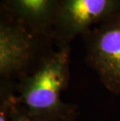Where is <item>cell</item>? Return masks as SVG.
Segmentation results:
<instances>
[{
  "label": "cell",
  "instance_id": "cell-1",
  "mask_svg": "<svg viewBox=\"0 0 120 121\" xmlns=\"http://www.w3.org/2000/svg\"><path fill=\"white\" fill-rule=\"evenodd\" d=\"M70 45L51 48L32 70L19 80L16 99L30 117L38 121L76 120L77 106L62 100L70 76Z\"/></svg>",
  "mask_w": 120,
  "mask_h": 121
},
{
  "label": "cell",
  "instance_id": "cell-2",
  "mask_svg": "<svg viewBox=\"0 0 120 121\" xmlns=\"http://www.w3.org/2000/svg\"><path fill=\"white\" fill-rule=\"evenodd\" d=\"M52 42L0 11L1 84L11 87L12 80H20L30 73L41 57L52 48Z\"/></svg>",
  "mask_w": 120,
  "mask_h": 121
},
{
  "label": "cell",
  "instance_id": "cell-3",
  "mask_svg": "<svg viewBox=\"0 0 120 121\" xmlns=\"http://www.w3.org/2000/svg\"><path fill=\"white\" fill-rule=\"evenodd\" d=\"M82 38L87 65L108 91L120 95V12L87 30Z\"/></svg>",
  "mask_w": 120,
  "mask_h": 121
},
{
  "label": "cell",
  "instance_id": "cell-4",
  "mask_svg": "<svg viewBox=\"0 0 120 121\" xmlns=\"http://www.w3.org/2000/svg\"><path fill=\"white\" fill-rule=\"evenodd\" d=\"M120 12V0H61L53 40L70 45L79 35Z\"/></svg>",
  "mask_w": 120,
  "mask_h": 121
},
{
  "label": "cell",
  "instance_id": "cell-5",
  "mask_svg": "<svg viewBox=\"0 0 120 121\" xmlns=\"http://www.w3.org/2000/svg\"><path fill=\"white\" fill-rule=\"evenodd\" d=\"M60 2L61 0H1L0 11L32 32L53 40Z\"/></svg>",
  "mask_w": 120,
  "mask_h": 121
},
{
  "label": "cell",
  "instance_id": "cell-6",
  "mask_svg": "<svg viewBox=\"0 0 120 121\" xmlns=\"http://www.w3.org/2000/svg\"><path fill=\"white\" fill-rule=\"evenodd\" d=\"M9 116L11 121H38L30 117L25 110L19 104L12 92L10 91L9 94ZM67 121H75V120H70Z\"/></svg>",
  "mask_w": 120,
  "mask_h": 121
},
{
  "label": "cell",
  "instance_id": "cell-7",
  "mask_svg": "<svg viewBox=\"0 0 120 121\" xmlns=\"http://www.w3.org/2000/svg\"><path fill=\"white\" fill-rule=\"evenodd\" d=\"M11 87L1 85V103H0V121H11L9 116V94Z\"/></svg>",
  "mask_w": 120,
  "mask_h": 121
}]
</instances>
